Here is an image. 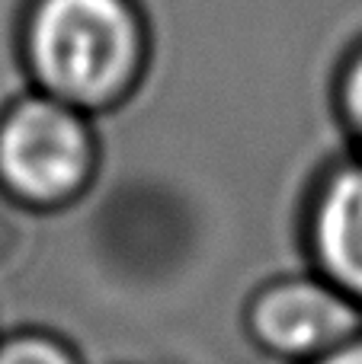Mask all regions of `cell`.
I'll return each instance as SVG.
<instances>
[{
	"instance_id": "1",
	"label": "cell",
	"mask_w": 362,
	"mask_h": 364,
	"mask_svg": "<svg viewBox=\"0 0 362 364\" xmlns=\"http://www.w3.org/2000/svg\"><path fill=\"white\" fill-rule=\"evenodd\" d=\"M32 90L103 119L148 68V23L135 0H32L19 29Z\"/></svg>"
},
{
	"instance_id": "2",
	"label": "cell",
	"mask_w": 362,
	"mask_h": 364,
	"mask_svg": "<svg viewBox=\"0 0 362 364\" xmlns=\"http://www.w3.org/2000/svg\"><path fill=\"white\" fill-rule=\"evenodd\" d=\"M100 166V122L26 90L0 109V188L36 211L81 198Z\"/></svg>"
},
{
	"instance_id": "3",
	"label": "cell",
	"mask_w": 362,
	"mask_h": 364,
	"mask_svg": "<svg viewBox=\"0 0 362 364\" xmlns=\"http://www.w3.org/2000/svg\"><path fill=\"white\" fill-rule=\"evenodd\" d=\"M247 333L260 352L308 364L362 336V307L324 275H286L250 297Z\"/></svg>"
},
{
	"instance_id": "4",
	"label": "cell",
	"mask_w": 362,
	"mask_h": 364,
	"mask_svg": "<svg viewBox=\"0 0 362 364\" xmlns=\"http://www.w3.org/2000/svg\"><path fill=\"white\" fill-rule=\"evenodd\" d=\"M308 246L318 275L362 307V157L337 164L308 208Z\"/></svg>"
},
{
	"instance_id": "5",
	"label": "cell",
	"mask_w": 362,
	"mask_h": 364,
	"mask_svg": "<svg viewBox=\"0 0 362 364\" xmlns=\"http://www.w3.org/2000/svg\"><path fill=\"white\" fill-rule=\"evenodd\" d=\"M0 364H81L74 348L58 336L38 329H19L0 339Z\"/></svg>"
},
{
	"instance_id": "6",
	"label": "cell",
	"mask_w": 362,
	"mask_h": 364,
	"mask_svg": "<svg viewBox=\"0 0 362 364\" xmlns=\"http://www.w3.org/2000/svg\"><path fill=\"white\" fill-rule=\"evenodd\" d=\"M333 100H337L340 128L362 144V42L353 48V55L346 58L343 70H340Z\"/></svg>"
},
{
	"instance_id": "7",
	"label": "cell",
	"mask_w": 362,
	"mask_h": 364,
	"mask_svg": "<svg viewBox=\"0 0 362 364\" xmlns=\"http://www.w3.org/2000/svg\"><path fill=\"white\" fill-rule=\"evenodd\" d=\"M308 364H362V336H356L353 342L333 348L331 355H321V358L308 361Z\"/></svg>"
}]
</instances>
